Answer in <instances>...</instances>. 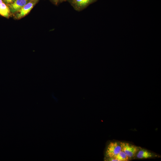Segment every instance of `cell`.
Listing matches in <instances>:
<instances>
[{"label": "cell", "instance_id": "obj_1", "mask_svg": "<svg viewBox=\"0 0 161 161\" xmlns=\"http://www.w3.org/2000/svg\"><path fill=\"white\" fill-rule=\"evenodd\" d=\"M122 151L120 144L116 141L110 142L107 146L105 155L107 158H113Z\"/></svg>", "mask_w": 161, "mask_h": 161}, {"label": "cell", "instance_id": "obj_2", "mask_svg": "<svg viewBox=\"0 0 161 161\" xmlns=\"http://www.w3.org/2000/svg\"><path fill=\"white\" fill-rule=\"evenodd\" d=\"M122 151L124 152L129 158L134 157L140 149L139 147L127 143H120Z\"/></svg>", "mask_w": 161, "mask_h": 161}, {"label": "cell", "instance_id": "obj_9", "mask_svg": "<svg viewBox=\"0 0 161 161\" xmlns=\"http://www.w3.org/2000/svg\"><path fill=\"white\" fill-rule=\"evenodd\" d=\"M4 0L7 3H9L11 2H12L14 0Z\"/></svg>", "mask_w": 161, "mask_h": 161}, {"label": "cell", "instance_id": "obj_10", "mask_svg": "<svg viewBox=\"0 0 161 161\" xmlns=\"http://www.w3.org/2000/svg\"><path fill=\"white\" fill-rule=\"evenodd\" d=\"M3 3L2 0H0V5Z\"/></svg>", "mask_w": 161, "mask_h": 161}, {"label": "cell", "instance_id": "obj_7", "mask_svg": "<svg viewBox=\"0 0 161 161\" xmlns=\"http://www.w3.org/2000/svg\"><path fill=\"white\" fill-rule=\"evenodd\" d=\"M9 13V9L4 3H2L0 5V14L5 17H7Z\"/></svg>", "mask_w": 161, "mask_h": 161}, {"label": "cell", "instance_id": "obj_3", "mask_svg": "<svg viewBox=\"0 0 161 161\" xmlns=\"http://www.w3.org/2000/svg\"><path fill=\"white\" fill-rule=\"evenodd\" d=\"M27 3V0H15L10 5L11 12L14 13L19 11Z\"/></svg>", "mask_w": 161, "mask_h": 161}, {"label": "cell", "instance_id": "obj_8", "mask_svg": "<svg viewBox=\"0 0 161 161\" xmlns=\"http://www.w3.org/2000/svg\"><path fill=\"white\" fill-rule=\"evenodd\" d=\"M113 158L117 159L118 161H127L129 159L125 153L122 151H121Z\"/></svg>", "mask_w": 161, "mask_h": 161}, {"label": "cell", "instance_id": "obj_4", "mask_svg": "<svg viewBox=\"0 0 161 161\" xmlns=\"http://www.w3.org/2000/svg\"><path fill=\"white\" fill-rule=\"evenodd\" d=\"M34 3L30 2L27 3L19 10V13L16 15V18H20L28 13L33 7Z\"/></svg>", "mask_w": 161, "mask_h": 161}, {"label": "cell", "instance_id": "obj_6", "mask_svg": "<svg viewBox=\"0 0 161 161\" xmlns=\"http://www.w3.org/2000/svg\"><path fill=\"white\" fill-rule=\"evenodd\" d=\"M154 155L145 149H140L137 152V157L139 159H146L153 157Z\"/></svg>", "mask_w": 161, "mask_h": 161}, {"label": "cell", "instance_id": "obj_11", "mask_svg": "<svg viewBox=\"0 0 161 161\" xmlns=\"http://www.w3.org/2000/svg\"></svg>", "mask_w": 161, "mask_h": 161}, {"label": "cell", "instance_id": "obj_5", "mask_svg": "<svg viewBox=\"0 0 161 161\" xmlns=\"http://www.w3.org/2000/svg\"><path fill=\"white\" fill-rule=\"evenodd\" d=\"M97 0H75L74 3L76 8L80 10Z\"/></svg>", "mask_w": 161, "mask_h": 161}]
</instances>
